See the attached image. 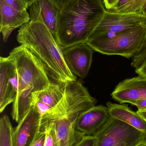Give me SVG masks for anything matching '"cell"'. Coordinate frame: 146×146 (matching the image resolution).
<instances>
[{
    "label": "cell",
    "mask_w": 146,
    "mask_h": 146,
    "mask_svg": "<svg viewBox=\"0 0 146 146\" xmlns=\"http://www.w3.org/2000/svg\"><path fill=\"white\" fill-rule=\"evenodd\" d=\"M64 89L61 101L41 116V126L53 123L59 146H72L84 135L76 129L79 116L95 106L97 100L79 81L66 82Z\"/></svg>",
    "instance_id": "1"
},
{
    "label": "cell",
    "mask_w": 146,
    "mask_h": 146,
    "mask_svg": "<svg viewBox=\"0 0 146 146\" xmlns=\"http://www.w3.org/2000/svg\"><path fill=\"white\" fill-rule=\"evenodd\" d=\"M17 40L43 62L53 82L64 84L77 80V77L70 71L64 60V48L59 44L43 22L30 20L21 27Z\"/></svg>",
    "instance_id": "2"
},
{
    "label": "cell",
    "mask_w": 146,
    "mask_h": 146,
    "mask_svg": "<svg viewBox=\"0 0 146 146\" xmlns=\"http://www.w3.org/2000/svg\"><path fill=\"white\" fill-rule=\"evenodd\" d=\"M106 10L103 0H68L58 15L57 41L64 48L87 43Z\"/></svg>",
    "instance_id": "3"
},
{
    "label": "cell",
    "mask_w": 146,
    "mask_h": 146,
    "mask_svg": "<svg viewBox=\"0 0 146 146\" xmlns=\"http://www.w3.org/2000/svg\"><path fill=\"white\" fill-rule=\"evenodd\" d=\"M9 56L14 63L18 83L11 115L18 123L32 106L33 94L48 88L52 82L43 62L24 45L14 48Z\"/></svg>",
    "instance_id": "4"
},
{
    "label": "cell",
    "mask_w": 146,
    "mask_h": 146,
    "mask_svg": "<svg viewBox=\"0 0 146 146\" xmlns=\"http://www.w3.org/2000/svg\"><path fill=\"white\" fill-rule=\"evenodd\" d=\"M146 42V23L131 29L88 40L87 44L93 50L107 55L133 58Z\"/></svg>",
    "instance_id": "5"
},
{
    "label": "cell",
    "mask_w": 146,
    "mask_h": 146,
    "mask_svg": "<svg viewBox=\"0 0 146 146\" xmlns=\"http://www.w3.org/2000/svg\"><path fill=\"white\" fill-rule=\"evenodd\" d=\"M97 146H117L124 143L139 144L146 141V134L115 118L111 117L94 135Z\"/></svg>",
    "instance_id": "6"
},
{
    "label": "cell",
    "mask_w": 146,
    "mask_h": 146,
    "mask_svg": "<svg viewBox=\"0 0 146 146\" xmlns=\"http://www.w3.org/2000/svg\"><path fill=\"white\" fill-rule=\"evenodd\" d=\"M146 23V16L138 13H117L106 10L103 18L91 34L88 41L118 33Z\"/></svg>",
    "instance_id": "7"
},
{
    "label": "cell",
    "mask_w": 146,
    "mask_h": 146,
    "mask_svg": "<svg viewBox=\"0 0 146 146\" xmlns=\"http://www.w3.org/2000/svg\"><path fill=\"white\" fill-rule=\"evenodd\" d=\"M41 115L32 106L22 120L14 129L13 146H32L41 130Z\"/></svg>",
    "instance_id": "8"
},
{
    "label": "cell",
    "mask_w": 146,
    "mask_h": 146,
    "mask_svg": "<svg viewBox=\"0 0 146 146\" xmlns=\"http://www.w3.org/2000/svg\"><path fill=\"white\" fill-rule=\"evenodd\" d=\"M93 51L87 43L78 44L63 49L66 64L75 76L86 77L91 66Z\"/></svg>",
    "instance_id": "9"
},
{
    "label": "cell",
    "mask_w": 146,
    "mask_h": 146,
    "mask_svg": "<svg viewBox=\"0 0 146 146\" xmlns=\"http://www.w3.org/2000/svg\"><path fill=\"white\" fill-rule=\"evenodd\" d=\"M111 96L121 104L132 105L137 100L146 99V77L138 76L123 80L116 86Z\"/></svg>",
    "instance_id": "10"
},
{
    "label": "cell",
    "mask_w": 146,
    "mask_h": 146,
    "mask_svg": "<svg viewBox=\"0 0 146 146\" xmlns=\"http://www.w3.org/2000/svg\"><path fill=\"white\" fill-rule=\"evenodd\" d=\"M111 117L107 106H94L79 116L76 129L85 135H95L106 123Z\"/></svg>",
    "instance_id": "11"
},
{
    "label": "cell",
    "mask_w": 146,
    "mask_h": 146,
    "mask_svg": "<svg viewBox=\"0 0 146 146\" xmlns=\"http://www.w3.org/2000/svg\"><path fill=\"white\" fill-rule=\"evenodd\" d=\"M0 31L5 42L14 29L30 21V14L27 10L19 11L15 9L4 0H0Z\"/></svg>",
    "instance_id": "12"
},
{
    "label": "cell",
    "mask_w": 146,
    "mask_h": 146,
    "mask_svg": "<svg viewBox=\"0 0 146 146\" xmlns=\"http://www.w3.org/2000/svg\"><path fill=\"white\" fill-rule=\"evenodd\" d=\"M29 8L30 20L43 22L55 36L60 10L52 0H36Z\"/></svg>",
    "instance_id": "13"
},
{
    "label": "cell",
    "mask_w": 146,
    "mask_h": 146,
    "mask_svg": "<svg viewBox=\"0 0 146 146\" xmlns=\"http://www.w3.org/2000/svg\"><path fill=\"white\" fill-rule=\"evenodd\" d=\"M64 84L51 82L48 88L33 94L32 106L36 107L41 116L61 101L64 95Z\"/></svg>",
    "instance_id": "14"
},
{
    "label": "cell",
    "mask_w": 146,
    "mask_h": 146,
    "mask_svg": "<svg viewBox=\"0 0 146 146\" xmlns=\"http://www.w3.org/2000/svg\"><path fill=\"white\" fill-rule=\"evenodd\" d=\"M12 61L9 56L0 58V112L13 103L17 93L12 82L11 70Z\"/></svg>",
    "instance_id": "15"
},
{
    "label": "cell",
    "mask_w": 146,
    "mask_h": 146,
    "mask_svg": "<svg viewBox=\"0 0 146 146\" xmlns=\"http://www.w3.org/2000/svg\"><path fill=\"white\" fill-rule=\"evenodd\" d=\"M111 117L126 123L138 130L146 134V121L137 111L135 112L125 104H114L108 102L106 104Z\"/></svg>",
    "instance_id": "16"
},
{
    "label": "cell",
    "mask_w": 146,
    "mask_h": 146,
    "mask_svg": "<svg viewBox=\"0 0 146 146\" xmlns=\"http://www.w3.org/2000/svg\"><path fill=\"white\" fill-rule=\"evenodd\" d=\"M13 129L9 117L2 116L0 119V146H13Z\"/></svg>",
    "instance_id": "17"
},
{
    "label": "cell",
    "mask_w": 146,
    "mask_h": 146,
    "mask_svg": "<svg viewBox=\"0 0 146 146\" xmlns=\"http://www.w3.org/2000/svg\"><path fill=\"white\" fill-rule=\"evenodd\" d=\"M109 11L117 13H136L146 17V0H132L118 8Z\"/></svg>",
    "instance_id": "18"
},
{
    "label": "cell",
    "mask_w": 146,
    "mask_h": 146,
    "mask_svg": "<svg viewBox=\"0 0 146 146\" xmlns=\"http://www.w3.org/2000/svg\"><path fill=\"white\" fill-rule=\"evenodd\" d=\"M46 129V139L44 146H59L55 126L53 123H46L41 126V129Z\"/></svg>",
    "instance_id": "19"
},
{
    "label": "cell",
    "mask_w": 146,
    "mask_h": 146,
    "mask_svg": "<svg viewBox=\"0 0 146 146\" xmlns=\"http://www.w3.org/2000/svg\"><path fill=\"white\" fill-rule=\"evenodd\" d=\"M97 139L95 136L84 135L72 146H97Z\"/></svg>",
    "instance_id": "20"
},
{
    "label": "cell",
    "mask_w": 146,
    "mask_h": 146,
    "mask_svg": "<svg viewBox=\"0 0 146 146\" xmlns=\"http://www.w3.org/2000/svg\"><path fill=\"white\" fill-rule=\"evenodd\" d=\"M9 5L19 11L27 10L28 7L25 0H4Z\"/></svg>",
    "instance_id": "21"
},
{
    "label": "cell",
    "mask_w": 146,
    "mask_h": 146,
    "mask_svg": "<svg viewBox=\"0 0 146 146\" xmlns=\"http://www.w3.org/2000/svg\"><path fill=\"white\" fill-rule=\"evenodd\" d=\"M46 135V129H41L32 146H44Z\"/></svg>",
    "instance_id": "22"
},
{
    "label": "cell",
    "mask_w": 146,
    "mask_h": 146,
    "mask_svg": "<svg viewBox=\"0 0 146 146\" xmlns=\"http://www.w3.org/2000/svg\"><path fill=\"white\" fill-rule=\"evenodd\" d=\"M119 0H103L105 7L107 10L115 9Z\"/></svg>",
    "instance_id": "23"
},
{
    "label": "cell",
    "mask_w": 146,
    "mask_h": 146,
    "mask_svg": "<svg viewBox=\"0 0 146 146\" xmlns=\"http://www.w3.org/2000/svg\"><path fill=\"white\" fill-rule=\"evenodd\" d=\"M135 73L138 76L146 77V59L139 67L135 69Z\"/></svg>",
    "instance_id": "24"
},
{
    "label": "cell",
    "mask_w": 146,
    "mask_h": 146,
    "mask_svg": "<svg viewBox=\"0 0 146 146\" xmlns=\"http://www.w3.org/2000/svg\"><path fill=\"white\" fill-rule=\"evenodd\" d=\"M132 105L136 106L138 108V110H146V99L137 100Z\"/></svg>",
    "instance_id": "25"
},
{
    "label": "cell",
    "mask_w": 146,
    "mask_h": 146,
    "mask_svg": "<svg viewBox=\"0 0 146 146\" xmlns=\"http://www.w3.org/2000/svg\"><path fill=\"white\" fill-rule=\"evenodd\" d=\"M68 0H52L56 6L61 11L63 7V5Z\"/></svg>",
    "instance_id": "26"
},
{
    "label": "cell",
    "mask_w": 146,
    "mask_h": 146,
    "mask_svg": "<svg viewBox=\"0 0 146 146\" xmlns=\"http://www.w3.org/2000/svg\"><path fill=\"white\" fill-rule=\"evenodd\" d=\"M131 1H132V0H119L116 7L114 9H116L118 8L123 6V5L126 4V3Z\"/></svg>",
    "instance_id": "27"
},
{
    "label": "cell",
    "mask_w": 146,
    "mask_h": 146,
    "mask_svg": "<svg viewBox=\"0 0 146 146\" xmlns=\"http://www.w3.org/2000/svg\"><path fill=\"white\" fill-rule=\"evenodd\" d=\"M137 112L146 121V110H138Z\"/></svg>",
    "instance_id": "28"
},
{
    "label": "cell",
    "mask_w": 146,
    "mask_h": 146,
    "mask_svg": "<svg viewBox=\"0 0 146 146\" xmlns=\"http://www.w3.org/2000/svg\"><path fill=\"white\" fill-rule=\"evenodd\" d=\"M139 144H133V143H124V144H121V145H118L117 146H136L139 145Z\"/></svg>",
    "instance_id": "29"
},
{
    "label": "cell",
    "mask_w": 146,
    "mask_h": 146,
    "mask_svg": "<svg viewBox=\"0 0 146 146\" xmlns=\"http://www.w3.org/2000/svg\"><path fill=\"white\" fill-rule=\"evenodd\" d=\"M35 1H36V0H25L27 3V5H28V8L30 7V6H31Z\"/></svg>",
    "instance_id": "30"
},
{
    "label": "cell",
    "mask_w": 146,
    "mask_h": 146,
    "mask_svg": "<svg viewBox=\"0 0 146 146\" xmlns=\"http://www.w3.org/2000/svg\"><path fill=\"white\" fill-rule=\"evenodd\" d=\"M136 146H146V142L141 143V144H139V145Z\"/></svg>",
    "instance_id": "31"
}]
</instances>
